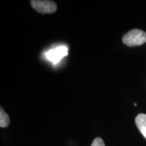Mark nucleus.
I'll use <instances>...</instances> for the list:
<instances>
[{
    "label": "nucleus",
    "instance_id": "1",
    "mask_svg": "<svg viewBox=\"0 0 146 146\" xmlns=\"http://www.w3.org/2000/svg\"><path fill=\"white\" fill-rule=\"evenodd\" d=\"M123 42L128 46H138L146 43V33L140 29H133L123 37Z\"/></svg>",
    "mask_w": 146,
    "mask_h": 146
},
{
    "label": "nucleus",
    "instance_id": "2",
    "mask_svg": "<svg viewBox=\"0 0 146 146\" xmlns=\"http://www.w3.org/2000/svg\"><path fill=\"white\" fill-rule=\"evenodd\" d=\"M68 55V48L65 45H60L45 53V58L53 64H57Z\"/></svg>",
    "mask_w": 146,
    "mask_h": 146
},
{
    "label": "nucleus",
    "instance_id": "3",
    "mask_svg": "<svg viewBox=\"0 0 146 146\" xmlns=\"http://www.w3.org/2000/svg\"><path fill=\"white\" fill-rule=\"evenodd\" d=\"M33 8L43 14H51L57 10V5L52 1L47 0H33L31 1Z\"/></svg>",
    "mask_w": 146,
    "mask_h": 146
},
{
    "label": "nucleus",
    "instance_id": "4",
    "mask_svg": "<svg viewBox=\"0 0 146 146\" xmlns=\"http://www.w3.org/2000/svg\"><path fill=\"white\" fill-rule=\"evenodd\" d=\"M135 124L142 135L146 139V114H138L135 118Z\"/></svg>",
    "mask_w": 146,
    "mask_h": 146
},
{
    "label": "nucleus",
    "instance_id": "5",
    "mask_svg": "<svg viewBox=\"0 0 146 146\" xmlns=\"http://www.w3.org/2000/svg\"><path fill=\"white\" fill-rule=\"evenodd\" d=\"M10 117L5 112L2 107H1V111H0V127L1 128L7 127L10 125Z\"/></svg>",
    "mask_w": 146,
    "mask_h": 146
},
{
    "label": "nucleus",
    "instance_id": "6",
    "mask_svg": "<svg viewBox=\"0 0 146 146\" xmlns=\"http://www.w3.org/2000/svg\"><path fill=\"white\" fill-rule=\"evenodd\" d=\"M91 146H105V144L102 138L96 137L91 143Z\"/></svg>",
    "mask_w": 146,
    "mask_h": 146
}]
</instances>
